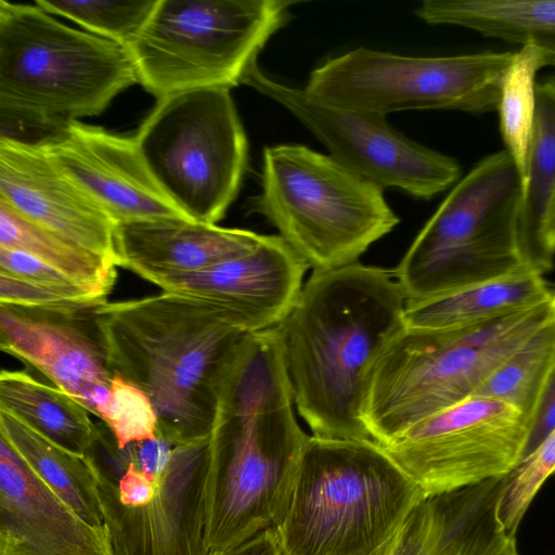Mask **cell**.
I'll use <instances>...</instances> for the list:
<instances>
[{"label":"cell","instance_id":"obj_1","mask_svg":"<svg viewBox=\"0 0 555 555\" xmlns=\"http://www.w3.org/2000/svg\"><path fill=\"white\" fill-rule=\"evenodd\" d=\"M294 403L279 326L250 334L210 434L207 553L240 545L283 519L310 437Z\"/></svg>","mask_w":555,"mask_h":555},{"label":"cell","instance_id":"obj_2","mask_svg":"<svg viewBox=\"0 0 555 555\" xmlns=\"http://www.w3.org/2000/svg\"><path fill=\"white\" fill-rule=\"evenodd\" d=\"M406 299L388 270L359 262L313 271L279 325L296 408L312 436L372 440L366 377L403 326Z\"/></svg>","mask_w":555,"mask_h":555},{"label":"cell","instance_id":"obj_3","mask_svg":"<svg viewBox=\"0 0 555 555\" xmlns=\"http://www.w3.org/2000/svg\"><path fill=\"white\" fill-rule=\"evenodd\" d=\"M95 317L112 373L150 397L158 434L178 443L209 437L250 334L219 306L167 292L106 301Z\"/></svg>","mask_w":555,"mask_h":555},{"label":"cell","instance_id":"obj_4","mask_svg":"<svg viewBox=\"0 0 555 555\" xmlns=\"http://www.w3.org/2000/svg\"><path fill=\"white\" fill-rule=\"evenodd\" d=\"M426 499L375 441L310 436L287 511L281 555H385Z\"/></svg>","mask_w":555,"mask_h":555},{"label":"cell","instance_id":"obj_5","mask_svg":"<svg viewBox=\"0 0 555 555\" xmlns=\"http://www.w3.org/2000/svg\"><path fill=\"white\" fill-rule=\"evenodd\" d=\"M138 82L126 47L67 26L36 3L0 0L2 124L56 135L72 120L100 115Z\"/></svg>","mask_w":555,"mask_h":555},{"label":"cell","instance_id":"obj_6","mask_svg":"<svg viewBox=\"0 0 555 555\" xmlns=\"http://www.w3.org/2000/svg\"><path fill=\"white\" fill-rule=\"evenodd\" d=\"M555 321V295L464 331L403 326L371 366L362 420L385 444L409 427L474 396L488 377L538 331Z\"/></svg>","mask_w":555,"mask_h":555},{"label":"cell","instance_id":"obj_7","mask_svg":"<svg viewBox=\"0 0 555 555\" xmlns=\"http://www.w3.org/2000/svg\"><path fill=\"white\" fill-rule=\"evenodd\" d=\"M209 461L210 436L119 450L102 435L86 462L114 555H207Z\"/></svg>","mask_w":555,"mask_h":555},{"label":"cell","instance_id":"obj_8","mask_svg":"<svg viewBox=\"0 0 555 555\" xmlns=\"http://www.w3.org/2000/svg\"><path fill=\"white\" fill-rule=\"evenodd\" d=\"M521 196L519 172L505 150L478 162L452 188L393 271L406 301L537 267L519 232Z\"/></svg>","mask_w":555,"mask_h":555},{"label":"cell","instance_id":"obj_9","mask_svg":"<svg viewBox=\"0 0 555 555\" xmlns=\"http://www.w3.org/2000/svg\"><path fill=\"white\" fill-rule=\"evenodd\" d=\"M313 271L358 262L399 218L384 189L302 144L267 146L251 201Z\"/></svg>","mask_w":555,"mask_h":555},{"label":"cell","instance_id":"obj_10","mask_svg":"<svg viewBox=\"0 0 555 555\" xmlns=\"http://www.w3.org/2000/svg\"><path fill=\"white\" fill-rule=\"evenodd\" d=\"M296 1L157 0L128 47L139 83L158 99L243 83Z\"/></svg>","mask_w":555,"mask_h":555},{"label":"cell","instance_id":"obj_11","mask_svg":"<svg viewBox=\"0 0 555 555\" xmlns=\"http://www.w3.org/2000/svg\"><path fill=\"white\" fill-rule=\"evenodd\" d=\"M153 178L188 219L217 224L235 201L248 141L230 90L158 99L134 135Z\"/></svg>","mask_w":555,"mask_h":555},{"label":"cell","instance_id":"obj_12","mask_svg":"<svg viewBox=\"0 0 555 555\" xmlns=\"http://www.w3.org/2000/svg\"><path fill=\"white\" fill-rule=\"evenodd\" d=\"M514 52L406 56L358 48L327 60L304 88L330 104L386 116L408 109H498Z\"/></svg>","mask_w":555,"mask_h":555},{"label":"cell","instance_id":"obj_13","mask_svg":"<svg viewBox=\"0 0 555 555\" xmlns=\"http://www.w3.org/2000/svg\"><path fill=\"white\" fill-rule=\"evenodd\" d=\"M529 433L517 409L474 395L380 447L429 498L508 475L524 457Z\"/></svg>","mask_w":555,"mask_h":555},{"label":"cell","instance_id":"obj_14","mask_svg":"<svg viewBox=\"0 0 555 555\" xmlns=\"http://www.w3.org/2000/svg\"><path fill=\"white\" fill-rule=\"evenodd\" d=\"M244 85L275 101L328 150L330 156L380 188L430 198L459 181V163L406 138L386 116L321 101L268 76L255 63Z\"/></svg>","mask_w":555,"mask_h":555},{"label":"cell","instance_id":"obj_15","mask_svg":"<svg viewBox=\"0 0 555 555\" xmlns=\"http://www.w3.org/2000/svg\"><path fill=\"white\" fill-rule=\"evenodd\" d=\"M99 306L0 304L1 350L38 370L95 416L113 377L95 317Z\"/></svg>","mask_w":555,"mask_h":555},{"label":"cell","instance_id":"obj_16","mask_svg":"<svg viewBox=\"0 0 555 555\" xmlns=\"http://www.w3.org/2000/svg\"><path fill=\"white\" fill-rule=\"evenodd\" d=\"M309 266L276 234L264 235L251 251L203 270L153 276L163 292L219 306L246 333L278 327L289 314Z\"/></svg>","mask_w":555,"mask_h":555},{"label":"cell","instance_id":"obj_17","mask_svg":"<svg viewBox=\"0 0 555 555\" xmlns=\"http://www.w3.org/2000/svg\"><path fill=\"white\" fill-rule=\"evenodd\" d=\"M0 198L29 220L117 264L115 221L41 143L0 137Z\"/></svg>","mask_w":555,"mask_h":555},{"label":"cell","instance_id":"obj_18","mask_svg":"<svg viewBox=\"0 0 555 555\" xmlns=\"http://www.w3.org/2000/svg\"><path fill=\"white\" fill-rule=\"evenodd\" d=\"M50 158L104 207L115 223L184 217L150 172L134 137L69 121L39 142Z\"/></svg>","mask_w":555,"mask_h":555},{"label":"cell","instance_id":"obj_19","mask_svg":"<svg viewBox=\"0 0 555 555\" xmlns=\"http://www.w3.org/2000/svg\"><path fill=\"white\" fill-rule=\"evenodd\" d=\"M0 555H114L92 524L0 439Z\"/></svg>","mask_w":555,"mask_h":555},{"label":"cell","instance_id":"obj_20","mask_svg":"<svg viewBox=\"0 0 555 555\" xmlns=\"http://www.w3.org/2000/svg\"><path fill=\"white\" fill-rule=\"evenodd\" d=\"M508 475L426 498L385 555H520L500 503Z\"/></svg>","mask_w":555,"mask_h":555},{"label":"cell","instance_id":"obj_21","mask_svg":"<svg viewBox=\"0 0 555 555\" xmlns=\"http://www.w3.org/2000/svg\"><path fill=\"white\" fill-rule=\"evenodd\" d=\"M263 236L184 217L119 222L115 228L117 266L144 280L190 273L247 254Z\"/></svg>","mask_w":555,"mask_h":555},{"label":"cell","instance_id":"obj_22","mask_svg":"<svg viewBox=\"0 0 555 555\" xmlns=\"http://www.w3.org/2000/svg\"><path fill=\"white\" fill-rule=\"evenodd\" d=\"M554 295L543 271L528 267L427 299L406 301L403 323L421 330H470L534 307Z\"/></svg>","mask_w":555,"mask_h":555},{"label":"cell","instance_id":"obj_23","mask_svg":"<svg viewBox=\"0 0 555 555\" xmlns=\"http://www.w3.org/2000/svg\"><path fill=\"white\" fill-rule=\"evenodd\" d=\"M415 14L430 25L460 26L521 47L533 44L555 61V0H425Z\"/></svg>","mask_w":555,"mask_h":555},{"label":"cell","instance_id":"obj_24","mask_svg":"<svg viewBox=\"0 0 555 555\" xmlns=\"http://www.w3.org/2000/svg\"><path fill=\"white\" fill-rule=\"evenodd\" d=\"M0 409L77 455H86L102 436L83 405L25 371H1Z\"/></svg>","mask_w":555,"mask_h":555},{"label":"cell","instance_id":"obj_25","mask_svg":"<svg viewBox=\"0 0 555 555\" xmlns=\"http://www.w3.org/2000/svg\"><path fill=\"white\" fill-rule=\"evenodd\" d=\"M0 439L82 517L104 524L86 455L63 449L4 409H0Z\"/></svg>","mask_w":555,"mask_h":555},{"label":"cell","instance_id":"obj_26","mask_svg":"<svg viewBox=\"0 0 555 555\" xmlns=\"http://www.w3.org/2000/svg\"><path fill=\"white\" fill-rule=\"evenodd\" d=\"M535 96L527 179L518 223L530 258L542 271H546L548 268L541 250V231L555 204V76L537 83Z\"/></svg>","mask_w":555,"mask_h":555},{"label":"cell","instance_id":"obj_27","mask_svg":"<svg viewBox=\"0 0 555 555\" xmlns=\"http://www.w3.org/2000/svg\"><path fill=\"white\" fill-rule=\"evenodd\" d=\"M0 247L27 253L106 298L117 264L29 220L0 198Z\"/></svg>","mask_w":555,"mask_h":555},{"label":"cell","instance_id":"obj_28","mask_svg":"<svg viewBox=\"0 0 555 555\" xmlns=\"http://www.w3.org/2000/svg\"><path fill=\"white\" fill-rule=\"evenodd\" d=\"M545 66H555L554 59L533 44L514 52L500 85L498 113L500 130L519 172L522 189L527 179L530 140L535 114V76Z\"/></svg>","mask_w":555,"mask_h":555},{"label":"cell","instance_id":"obj_29","mask_svg":"<svg viewBox=\"0 0 555 555\" xmlns=\"http://www.w3.org/2000/svg\"><path fill=\"white\" fill-rule=\"evenodd\" d=\"M555 365V321L538 331L480 386L475 395L503 401L531 423Z\"/></svg>","mask_w":555,"mask_h":555},{"label":"cell","instance_id":"obj_30","mask_svg":"<svg viewBox=\"0 0 555 555\" xmlns=\"http://www.w3.org/2000/svg\"><path fill=\"white\" fill-rule=\"evenodd\" d=\"M51 15L66 17L83 30L128 49L143 29L157 0H36Z\"/></svg>","mask_w":555,"mask_h":555},{"label":"cell","instance_id":"obj_31","mask_svg":"<svg viewBox=\"0 0 555 555\" xmlns=\"http://www.w3.org/2000/svg\"><path fill=\"white\" fill-rule=\"evenodd\" d=\"M98 417L104 421L119 450L158 434V415L150 397L118 374H113L108 396Z\"/></svg>","mask_w":555,"mask_h":555},{"label":"cell","instance_id":"obj_32","mask_svg":"<svg viewBox=\"0 0 555 555\" xmlns=\"http://www.w3.org/2000/svg\"><path fill=\"white\" fill-rule=\"evenodd\" d=\"M553 474H555V429L508 474L500 503V517L508 534L516 537L532 500Z\"/></svg>","mask_w":555,"mask_h":555},{"label":"cell","instance_id":"obj_33","mask_svg":"<svg viewBox=\"0 0 555 555\" xmlns=\"http://www.w3.org/2000/svg\"><path fill=\"white\" fill-rule=\"evenodd\" d=\"M0 273L54 289L80 304L101 305L108 301L60 270L21 250L0 247Z\"/></svg>","mask_w":555,"mask_h":555},{"label":"cell","instance_id":"obj_34","mask_svg":"<svg viewBox=\"0 0 555 555\" xmlns=\"http://www.w3.org/2000/svg\"><path fill=\"white\" fill-rule=\"evenodd\" d=\"M553 429H555V365L545 382L533 413L524 457L533 451Z\"/></svg>","mask_w":555,"mask_h":555},{"label":"cell","instance_id":"obj_35","mask_svg":"<svg viewBox=\"0 0 555 555\" xmlns=\"http://www.w3.org/2000/svg\"><path fill=\"white\" fill-rule=\"evenodd\" d=\"M207 555H281L274 528L267 529L240 545L210 551Z\"/></svg>","mask_w":555,"mask_h":555},{"label":"cell","instance_id":"obj_36","mask_svg":"<svg viewBox=\"0 0 555 555\" xmlns=\"http://www.w3.org/2000/svg\"><path fill=\"white\" fill-rule=\"evenodd\" d=\"M541 250L546 267L551 268L555 255V204L551 208L542 227Z\"/></svg>","mask_w":555,"mask_h":555}]
</instances>
